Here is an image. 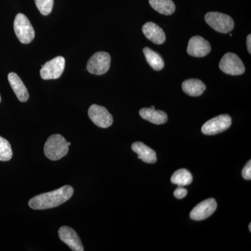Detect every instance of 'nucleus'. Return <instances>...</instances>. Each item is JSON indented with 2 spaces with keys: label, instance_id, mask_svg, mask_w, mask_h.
Wrapping results in <instances>:
<instances>
[{
  "label": "nucleus",
  "instance_id": "28",
  "mask_svg": "<svg viewBox=\"0 0 251 251\" xmlns=\"http://www.w3.org/2000/svg\"><path fill=\"white\" fill-rule=\"evenodd\" d=\"M0 102H1V96H0Z\"/></svg>",
  "mask_w": 251,
  "mask_h": 251
},
{
  "label": "nucleus",
  "instance_id": "1",
  "mask_svg": "<svg viewBox=\"0 0 251 251\" xmlns=\"http://www.w3.org/2000/svg\"><path fill=\"white\" fill-rule=\"evenodd\" d=\"M74 193V190L72 186L67 185L58 189L42 193L31 198L29 201V206L31 209L36 210L57 207L69 201Z\"/></svg>",
  "mask_w": 251,
  "mask_h": 251
},
{
  "label": "nucleus",
  "instance_id": "18",
  "mask_svg": "<svg viewBox=\"0 0 251 251\" xmlns=\"http://www.w3.org/2000/svg\"><path fill=\"white\" fill-rule=\"evenodd\" d=\"M150 6L159 14L171 16L174 14L175 3L172 0H149Z\"/></svg>",
  "mask_w": 251,
  "mask_h": 251
},
{
  "label": "nucleus",
  "instance_id": "4",
  "mask_svg": "<svg viewBox=\"0 0 251 251\" xmlns=\"http://www.w3.org/2000/svg\"><path fill=\"white\" fill-rule=\"evenodd\" d=\"M14 27L16 35L22 44H29L34 39V28L25 15L17 14L14 20Z\"/></svg>",
  "mask_w": 251,
  "mask_h": 251
},
{
  "label": "nucleus",
  "instance_id": "12",
  "mask_svg": "<svg viewBox=\"0 0 251 251\" xmlns=\"http://www.w3.org/2000/svg\"><path fill=\"white\" fill-rule=\"evenodd\" d=\"M59 239L74 251H83L84 248L79 236L72 227L62 226L58 231Z\"/></svg>",
  "mask_w": 251,
  "mask_h": 251
},
{
  "label": "nucleus",
  "instance_id": "11",
  "mask_svg": "<svg viewBox=\"0 0 251 251\" xmlns=\"http://www.w3.org/2000/svg\"><path fill=\"white\" fill-rule=\"evenodd\" d=\"M217 208V203L214 198H209L199 203L190 213V217L194 221H202L214 214Z\"/></svg>",
  "mask_w": 251,
  "mask_h": 251
},
{
  "label": "nucleus",
  "instance_id": "17",
  "mask_svg": "<svg viewBox=\"0 0 251 251\" xmlns=\"http://www.w3.org/2000/svg\"><path fill=\"white\" fill-rule=\"evenodd\" d=\"M185 94L191 97H199L202 95L206 90V85L199 79H187L183 82L181 85Z\"/></svg>",
  "mask_w": 251,
  "mask_h": 251
},
{
  "label": "nucleus",
  "instance_id": "27",
  "mask_svg": "<svg viewBox=\"0 0 251 251\" xmlns=\"http://www.w3.org/2000/svg\"><path fill=\"white\" fill-rule=\"evenodd\" d=\"M68 145H69V146H70V145H71V143H69H69H68Z\"/></svg>",
  "mask_w": 251,
  "mask_h": 251
},
{
  "label": "nucleus",
  "instance_id": "8",
  "mask_svg": "<svg viewBox=\"0 0 251 251\" xmlns=\"http://www.w3.org/2000/svg\"><path fill=\"white\" fill-rule=\"evenodd\" d=\"M232 125V118L228 115H221L211 119L202 126V132L204 135L219 134L228 129Z\"/></svg>",
  "mask_w": 251,
  "mask_h": 251
},
{
  "label": "nucleus",
  "instance_id": "2",
  "mask_svg": "<svg viewBox=\"0 0 251 251\" xmlns=\"http://www.w3.org/2000/svg\"><path fill=\"white\" fill-rule=\"evenodd\" d=\"M69 151L68 142L62 135H50L44 145L45 156L51 161H58L66 156Z\"/></svg>",
  "mask_w": 251,
  "mask_h": 251
},
{
  "label": "nucleus",
  "instance_id": "13",
  "mask_svg": "<svg viewBox=\"0 0 251 251\" xmlns=\"http://www.w3.org/2000/svg\"><path fill=\"white\" fill-rule=\"evenodd\" d=\"M142 30L144 35L157 45H161L166 40V34L164 31L156 23L148 22L144 25Z\"/></svg>",
  "mask_w": 251,
  "mask_h": 251
},
{
  "label": "nucleus",
  "instance_id": "20",
  "mask_svg": "<svg viewBox=\"0 0 251 251\" xmlns=\"http://www.w3.org/2000/svg\"><path fill=\"white\" fill-rule=\"evenodd\" d=\"M193 181L191 173L186 169H179L175 172L171 177V182L178 186H185Z\"/></svg>",
  "mask_w": 251,
  "mask_h": 251
},
{
  "label": "nucleus",
  "instance_id": "10",
  "mask_svg": "<svg viewBox=\"0 0 251 251\" xmlns=\"http://www.w3.org/2000/svg\"><path fill=\"white\" fill-rule=\"evenodd\" d=\"M210 44L201 36H195L188 41L187 53L195 57H204L210 53Z\"/></svg>",
  "mask_w": 251,
  "mask_h": 251
},
{
  "label": "nucleus",
  "instance_id": "26",
  "mask_svg": "<svg viewBox=\"0 0 251 251\" xmlns=\"http://www.w3.org/2000/svg\"><path fill=\"white\" fill-rule=\"evenodd\" d=\"M249 230H250V232H251V224H249Z\"/></svg>",
  "mask_w": 251,
  "mask_h": 251
},
{
  "label": "nucleus",
  "instance_id": "22",
  "mask_svg": "<svg viewBox=\"0 0 251 251\" xmlns=\"http://www.w3.org/2000/svg\"><path fill=\"white\" fill-rule=\"evenodd\" d=\"M34 1L41 14L48 16L52 12L54 0H34Z\"/></svg>",
  "mask_w": 251,
  "mask_h": 251
},
{
  "label": "nucleus",
  "instance_id": "24",
  "mask_svg": "<svg viewBox=\"0 0 251 251\" xmlns=\"http://www.w3.org/2000/svg\"><path fill=\"white\" fill-rule=\"evenodd\" d=\"M242 176L245 179H251V161L248 162L246 166L243 168Z\"/></svg>",
  "mask_w": 251,
  "mask_h": 251
},
{
  "label": "nucleus",
  "instance_id": "3",
  "mask_svg": "<svg viewBox=\"0 0 251 251\" xmlns=\"http://www.w3.org/2000/svg\"><path fill=\"white\" fill-rule=\"evenodd\" d=\"M206 23L214 30L222 34L230 32L234 27L233 19L220 12H209L204 16Z\"/></svg>",
  "mask_w": 251,
  "mask_h": 251
},
{
  "label": "nucleus",
  "instance_id": "5",
  "mask_svg": "<svg viewBox=\"0 0 251 251\" xmlns=\"http://www.w3.org/2000/svg\"><path fill=\"white\" fill-rule=\"evenodd\" d=\"M111 57L106 52H97L89 59L87 69L94 75H103L108 72L110 67Z\"/></svg>",
  "mask_w": 251,
  "mask_h": 251
},
{
  "label": "nucleus",
  "instance_id": "23",
  "mask_svg": "<svg viewBox=\"0 0 251 251\" xmlns=\"http://www.w3.org/2000/svg\"><path fill=\"white\" fill-rule=\"evenodd\" d=\"M188 191L184 186H178L177 188L175 190L174 192L175 197L177 199H183L187 196Z\"/></svg>",
  "mask_w": 251,
  "mask_h": 251
},
{
  "label": "nucleus",
  "instance_id": "16",
  "mask_svg": "<svg viewBox=\"0 0 251 251\" xmlns=\"http://www.w3.org/2000/svg\"><path fill=\"white\" fill-rule=\"evenodd\" d=\"M140 117L143 120L156 125H163L168 122V115L162 110H156L155 108H144L140 110Z\"/></svg>",
  "mask_w": 251,
  "mask_h": 251
},
{
  "label": "nucleus",
  "instance_id": "25",
  "mask_svg": "<svg viewBox=\"0 0 251 251\" xmlns=\"http://www.w3.org/2000/svg\"><path fill=\"white\" fill-rule=\"evenodd\" d=\"M251 34H249L247 39V49L249 54L251 53Z\"/></svg>",
  "mask_w": 251,
  "mask_h": 251
},
{
  "label": "nucleus",
  "instance_id": "9",
  "mask_svg": "<svg viewBox=\"0 0 251 251\" xmlns=\"http://www.w3.org/2000/svg\"><path fill=\"white\" fill-rule=\"evenodd\" d=\"M88 115L94 125L100 128H108L113 123V117L105 107L93 104L88 110Z\"/></svg>",
  "mask_w": 251,
  "mask_h": 251
},
{
  "label": "nucleus",
  "instance_id": "19",
  "mask_svg": "<svg viewBox=\"0 0 251 251\" xmlns=\"http://www.w3.org/2000/svg\"><path fill=\"white\" fill-rule=\"evenodd\" d=\"M143 52L147 62L153 70L159 72L163 69L165 66L164 61L159 54L148 47H145L143 49Z\"/></svg>",
  "mask_w": 251,
  "mask_h": 251
},
{
  "label": "nucleus",
  "instance_id": "7",
  "mask_svg": "<svg viewBox=\"0 0 251 251\" xmlns=\"http://www.w3.org/2000/svg\"><path fill=\"white\" fill-rule=\"evenodd\" d=\"M40 75L44 80H54L62 76L65 67V59L57 56L41 66Z\"/></svg>",
  "mask_w": 251,
  "mask_h": 251
},
{
  "label": "nucleus",
  "instance_id": "6",
  "mask_svg": "<svg viewBox=\"0 0 251 251\" xmlns=\"http://www.w3.org/2000/svg\"><path fill=\"white\" fill-rule=\"evenodd\" d=\"M219 68L225 74L231 75H240L245 72V67L242 59L232 52L224 54L220 61Z\"/></svg>",
  "mask_w": 251,
  "mask_h": 251
},
{
  "label": "nucleus",
  "instance_id": "21",
  "mask_svg": "<svg viewBox=\"0 0 251 251\" xmlns=\"http://www.w3.org/2000/svg\"><path fill=\"white\" fill-rule=\"evenodd\" d=\"M13 156L12 149L7 140L0 136V161H8Z\"/></svg>",
  "mask_w": 251,
  "mask_h": 251
},
{
  "label": "nucleus",
  "instance_id": "14",
  "mask_svg": "<svg viewBox=\"0 0 251 251\" xmlns=\"http://www.w3.org/2000/svg\"><path fill=\"white\" fill-rule=\"evenodd\" d=\"M8 80L18 100L21 102L27 101L29 97V93L21 77L16 73L11 72L8 75Z\"/></svg>",
  "mask_w": 251,
  "mask_h": 251
},
{
  "label": "nucleus",
  "instance_id": "15",
  "mask_svg": "<svg viewBox=\"0 0 251 251\" xmlns=\"http://www.w3.org/2000/svg\"><path fill=\"white\" fill-rule=\"evenodd\" d=\"M132 150L138 155V158L145 163L153 164L157 161L156 153L154 150L141 142H135L131 145Z\"/></svg>",
  "mask_w": 251,
  "mask_h": 251
}]
</instances>
